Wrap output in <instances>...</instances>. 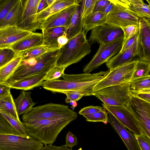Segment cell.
Returning <instances> with one entry per match:
<instances>
[{
    "label": "cell",
    "instance_id": "6da1fadb",
    "mask_svg": "<svg viewBox=\"0 0 150 150\" xmlns=\"http://www.w3.org/2000/svg\"><path fill=\"white\" fill-rule=\"evenodd\" d=\"M109 71V70L102 71L93 74L64 73L61 77L63 79L44 81L41 86L53 93L73 91L81 93L84 96H93L94 87L107 75Z\"/></svg>",
    "mask_w": 150,
    "mask_h": 150
},
{
    "label": "cell",
    "instance_id": "7a4b0ae2",
    "mask_svg": "<svg viewBox=\"0 0 150 150\" xmlns=\"http://www.w3.org/2000/svg\"><path fill=\"white\" fill-rule=\"evenodd\" d=\"M60 49L22 60L15 71L4 84L9 86L25 78L41 74L47 73L56 66Z\"/></svg>",
    "mask_w": 150,
    "mask_h": 150
},
{
    "label": "cell",
    "instance_id": "3957f363",
    "mask_svg": "<svg viewBox=\"0 0 150 150\" xmlns=\"http://www.w3.org/2000/svg\"><path fill=\"white\" fill-rule=\"evenodd\" d=\"M73 120L72 119H41L22 122L28 135L46 145H52L62 130Z\"/></svg>",
    "mask_w": 150,
    "mask_h": 150
},
{
    "label": "cell",
    "instance_id": "277c9868",
    "mask_svg": "<svg viewBox=\"0 0 150 150\" xmlns=\"http://www.w3.org/2000/svg\"><path fill=\"white\" fill-rule=\"evenodd\" d=\"M86 33L82 30L60 48L56 66L66 68L79 62L91 53V46L87 39Z\"/></svg>",
    "mask_w": 150,
    "mask_h": 150
},
{
    "label": "cell",
    "instance_id": "5b68a950",
    "mask_svg": "<svg viewBox=\"0 0 150 150\" xmlns=\"http://www.w3.org/2000/svg\"><path fill=\"white\" fill-rule=\"evenodd\" d=\"M77 113L64 105L49 103L33 107L22 116V122L41 119H76Z\"/></svg>",
    "mask_w": 150,
    "mask_h": 150
},
{
    "label": "cell",
    "instance_id": "8992f818",
    "mask_svg": "<svg viewBox=\"0 0 150 150\" xmlns=\"http://www.w3.org/2000/svg\"><path fill=\"white\" fill-rule=\"evenodd\" d=\"M132 92L130 82L107 87L93 93V95L103 103L127 109Z\"/></svg>",
    "mask_w": 150,
    "mask_h": 150
},
{
    "label": "cell",
    "instance_id": "52a82bcc",
    "mask_svg": "<svg viewBox=\"0 0 150 150\" xmlns=\"http://www.w3.org/2000/svg\"><path fill=\"white\" fill-rule=\"evenodd\" d=\"M132 61L110 70L107 75L94 87L93 93L110 86L130 82L138 61Z\"/></svg>",
    "mask_w": 150,
    "mask_h": 150
},
{
    "label": "cell",
    "instance_id": "ba28073f",
    "mask_svg": "<svg viewBox=\"0 0 150 150\" xmlns=\"http://www.w3.org/2000/svg\"><path fill=\"white\" fill-rule=\"evenodd\" d=\"M124 41V38H122L108 43L100 44L96 54L84 68L83 72L90 73L118 54L122 48Z\"/></svg>",
    "mask_w": 150,
    "mask_h": 150
},
{
    "label": "cell",
    "instance_id": "9c48e42d",
    "mask_svg": "<svg viewBox=\"0 0 150 150\" xmlns=\"http://www.w3.org/2000/svg\"><path fill=\"white\" fill-rule=\"evenodd\" d=\"M44 144L29 135L0 134V150H40Z\"/></svg>",
    "mask_w": 150,
    "mask_h": 150
},
{
    "label": "cell",
    "instance_id": "30bf717a",
    "mask_svg": "<svg viewBox=\"0 0 150 150\" xmlns=\"http://www.w3.org/2000/svg\"><path fill=\"white\" fill-rule=\"evenodd\" d=\"M127 109L135 117L146 136L150 139V103L132 93Z\"/></svg>",
    "mask_w": 150,
    "mask_h": 150
},
{
    "label": "cell",
    "instance_id": "8fae6325",
    "mask_svg": "<svg viewBox=\"0 0 150 150\" xmlns=\"http://www.w3.org/2000/svg\"><path fill=\"white\" fill-rule=\"evenodd\" d=\"M41 0H23L22 11L16 26L33 32L40 29L37 20L38 9Z\"/></svg>",
    "mask_w": 150,
    "mask_h": 150
},
{
    "label": "cell",
    "instance_id": "7c38bea8",
    "mask_svg": "<svg viewBox=\"0 0 150 150\" xmlns=\"http://www.w3.org/2000/svg\"><path fill=\"white\" fill-rule=\"evenodd\" d=\"M113 7L107 15L105 23L122 28L131 25H139L140 18L128 11L126 8L109 0Z\"/></svg>",
    "mask_w": 150,
    "mask_h": 150
},
{
    "label": "cell",
    "instance_id": "4fadbf2b",
    "mask_svg": "<svg viewBox=\"0 0 150 150\" xmlns=\"http://www.w3.org/2000/svg\"><path fill=\"white\" fill-rule=\"evenodd\" d=\"M124 37L122 28L105 23L91 30L88 41L91 44L97 42L103 44L124 38Z\"/></svg>",
    "mask_w": 150,
    "mask_h": 150
},
{
    "label": "cell",
    "instance_id": "5bb4252c",
    "mask_svg": "<svg viewBox=\"0 0 150 150\" xmlns=\"http://www.w3.org/2000/svg\"><path fill=\"white\" fill-rule=\"evenodd\" d=\"M103 107L110 112L126 128L137 135H146L133 114L128 110L119 106L102 104Z\"/></svg>",
    "mask_w": 150,
    "mask_h": 150
},
{
    "label": "cell",
    "instance_id": "9a60e30c",
    "mask_svg": "<svg viewBox=\"0 0 150 150\" xmlns=\"http://www.w3.org/2000/svg\"><path fill=\"white\" fill-rule=\"evenodd\" d=\"M139 26L137 56L140 60L150 62V18H140Z\"/></svg>",
    "mask_w": 150,
    "mask_h": 150
},
{
    "label": "cell",
    "instance_id": "2e32d148",
    "mask_svg": "<svg viewBox=\"0 0 150 150\" xmlns=\"http://www.w3.org/2000/svg\"><path fill=\"white\" fill-rule=\"evenodd\" d=\"M81 1L77 4L67 7L53 14L45 20L40 25L42 33L46 30L60 26L69 27L71 18L79 6Z\"/></svg>",
    "mask_w": 150,
    "mask_h": 150
},
{
    "label": "cell",
    "instance_id": "e0dca14e",
    "mask_svg": "<svg viewBox=\"0 0 150 150\" xmlns=\"http://www.w3.org/2000/svg\"><path fill=\"white\" fill-rule=\"evenodd\" d=\"M33 32L23 30L16 25L0 29V49L9 47L30 35Z\"/></svg>",
    "mask_w": 150,
    "mask_h": 150
},
{
    "label": "cell",
    "instance_id": "ac0fdd59",
    "mask_svg": "<svg viewBox=\"0 0 150 150\" xmlns=\"http://www.w3.org/2000/svg\"><path fill=\"white\" fill-rule=\"evenodd\" d=\"M107 112L108 122L119 135L128 150H141L134 134L127 130L110 112Z\"/></svg>",
    "mask_w": 150,
    "mask_h": 150
},
{
    "label": "cell",
    "instance_id": "d6986e66",
    "mask_svg": "<svg viewBox=\"0 0 150 150\" xmlns=\"http://www.w3.org/2000/svg\"><path fill=\"white\" fill-rule=\"evenodd\" d=\"M137 39L132 46L122 52H120L106 62L109 70L113 69L134 60V58L137 55Z\"/></svg>",
    "mask_w": 150,
    "mask_h": 150
},
{
    "label": "cell",
    "instance_id": "ffe728a7",
    "mask_svg": "<svg viewBox=\"0 0 150 150\" xmlns=\"http://www.w3.org/2000/svg\"><path fill=\"white\" fill-rule=\"evenodd\" d=\"M140 18H150V8L142 0H112Z\"/></svg>",
    "mask_w": 150,
    "mask_h": 150
},
{
    "label": "cell",
    "instance_id": "44dd1931",
    "mask_svg": "<svg viewBox=\"0 0 150 150\" xmlns=\"http://www.w3.org/2000/svg\"><path fill=\"white\" fill-rule=\"evenodd\" d=\"M43 34L33 32L30 35L14 44L10 48L17 53L24 52L33 48L42 45Z\"/></svg>",
    "mask_w": 150,
    "mask_h": 150
},
{
    "label": "cell",
    "instance_id": "7402d4cb",
    "mask_svg": "<svg viewBox=\"0 0 150 150\" xmlns=\"http://www.w3.org/2000/svg\"><path fill=\"white\" fill-rule=\"evenodd\" d=\"M80 1L54 0L51 5L38 13L37 20L39 25L51 16L67 7L79 3Z\"/></svg>",
    "mask_w": 150,
    "mask_h": 150
},
{
    "label": "cell",
    "instance_id": "603a6c76",
    "mask_svg": "<svg viewBox=\"0 0 150 150\" xmlns=\"http://www.w3.org/2000/svg\"><path fill=\"white\" fill-rule=\"evenodd\" d=\"M84 0H81L79 6L74 12L71 18L67 32V36L69 40L77 36L82 31L83 28L82 12Z\"/></svg>",
    "mask_w": 150,
    "mask_h": 150
},
{
    "label": "cell",
    "instance_id": "cb8c5ba5",
    "mask_svg": "<svg viewBox=\"0 0 150 150\" xmlns=\"http://www.w3.org/2000/svg\"><path fill=\"white\" fill-rule=\"evenodd\" d=\"M47 73L30 76L17 81L9 86L11 88L25 91L41 86Z\"/></svg>",
    "mask_w": 150,
    "mask_h": 150
},
{
    "label": "cell",
    "instance_id": "d4e9b609",
    "mask_svg": "<svg viewBox=\"0 0 150 150\" xmlns=\"http://www.w3.org/2000/svg\"><path fill=\"white\" fill-rule=\"evenodd\" d=\"M68 27L60 26L47 29L42 33L43 36V45L53 48H61L57 40L60 36L66 32Z\"/></svg>",
    "mask_w": 150,
    "mask_h": 150
},
{
    "label": "cell",
    "instance_id": "484cf974",
    "mask_svg": "<svg viewBox=\"0 0 150 150\" xmlns=\"http://www.w3.org/2000/svg\"><path fill=\"white\" fill-rule=\"evenodd\" d=\"M31 92L22 90L19 96L14 100L19 116L24 114L35 104L31 97Z\"/></svg>",
    "mask_w": 150,
    "mask_h": 150
},
{
    "label": "cell",
    "instance_id": "4316f807",
    "mask_svg": "<svg viewBox=\"0 0 150 150\" xmlns=\"http://www.w3.org/2000/svg\"><path fill=\"white\" fill-rule=\"evenodd\" d=\"M23 0H17L3 21L0 29L17 25L23 11Z\"/></svg>",
    "mask_w": 150,
    "mask_h": 150
},
{
    "label": "cell",
    "instance_id": "83f0119b",
    "mask_svg": "<svg viewBox=\"0 0 150 150\" xmlns=\"http://www.w3.org/2000/svg\"><path fill=\"white\" fill-rule=\"evenodd\" d=\"M107 15L101 12H93L83 19V29L86 33L95 27L105 23Z\"/></svg>",
    "mask_w": 150,
    "mask_h": 150
},
{
    "label": "cell",
    "instance_id": "f1b7e54d",
    "mask_svg": "<svg viewBox=\"0 0 150 150\" xmlns=\"http://www.w3.org/2000/svg\"><path fill=\"white\" fill-rule=\"evenodd\" d=\"M22 60V52L18 53L11 61L0 68V84L5 83L15 71Z\"/></svg>",
    "mask_w": 150,
    "mask_h": 150
},
{
    "label": "cell",
    "instance_id": "f546056e",
    "mask_svg": "<svg viewBox=\"0 0 150 150\" xmlns=\"http://www.w3.org/2000/svg\"><path fill=\"white\" fill-rule=\"evenodd\" d=\"M0 110L20 120L11 94L0 97Z\"/></svg>",
    "mask_w": 150,
    "mask_h": 150
},
{
    "label": "cell",
    "instance_id": "4dcf8cb0",
    "mask_svg": "<svg viewBox=\"0 0 150 150\" xmlns=\"http://www.w3.org/2000/svg\"><path fill=\"white\" fill-rule=\"evenodd\" d=\"M0 113L17 132L23 137H25L28 135L25 125L20 120L0 110Z\"/></svg>",
    "mask_w": 150,
    "mask_h": 150
},
{
    "label": "cell",
    "instance_id": "1f68e13d",
    "mask_svg": "<svg viewBox=\"0 0 150 150\" xmlns=\"http://www.w3.org/2000/svg\"><path fill=\"white\" fill-rule=\"evenodd\" d=\"M130 89L134 95L143 89L150 88V74L130 81Z\"/></svg>",
    "mask_w": 150,
    "mask_h": 150
},
{
    "label": "cell",
    "instance_id": "d6a6232c",
    "mask_svg": "<svg viewBox=\"0 0 150 150\" xmlns=\"http://www.w3.org/2000/svg\"><path fill=\"white\" fill-rule=\"evenodd\" d=\"M59 48H53L43 45L33 47L22 52V60L34 57Z\"/></svg>",
    "mask_w": 150,
    "mask_h": 150
},
{
    "label": "cell",
    "instance_id": "836d02e7",
    "mask_svg": "<svg viewBox=\"0 0 150 150\" xmlns=\"http://www.w3.org/2000/svg\"><path fill=\"white\" fill-rule=\"evenodd\" d=\"M150 73V62L139 60L130 81L149 75Z\"/></svg>",
    "mask_w": 150,
    "mask_h": 150
},
{
    "label": "cell",
    "instance_id": "e575fe53",
    "mask_svg": "<svg viewBox=\"0 0 150 150\" xmlns=\"http://www.w3.org/2000/svg\"><path fill=\"white\" fill-rule=\"evenodd\" d=\"M18 54L10 47L0 49V68L12 60Z\"/></svg>",
    "mask_w": 150,
    "mask_h": 150
},
{
    "label": "cell",
    "instance_id": "d590c367",
    "mask_svg": "<svg viewBox=\"0 0 150 150\" xmlns=\"http://www.w3.org/2000/svg\"><path fill=\"white\" fill-rule=\"evenodd\" d=\"M105 109L103 110L93 114L83 115L87 121L91 122H100L106 125L108 122V112Z\"/></svg>",
    "mask_w": 150,
    "mask_h": 150
},
{
    "label": "cell",
    "instance_id": "8d00e7d4",
    "mask_svg": "<svg viewBox=\"0 0 150 150\" xmlns=\"http://www.w3.org/2000/svg\"><path fill=\"white\" fill-rule=\"evenodd\" d=\"M0 134L23 137L14 130L10 124L0 114Z\"/></svg>",
    "mask_w": 150,
    "mask_h": 150
},
{
    "label": "cell",
    "instance_id": "74e56055",
    "mask_svg": "<svg viewBox=\"0 0 150 150\" xmlns=\"http://www.w3.org/2000/svg\"><path fill=\"white\" fill-rule=\"evenodd\" d=\"M17 0H0V24L3 21Z\"/></svg>",
    "mask_w": 150,
    "mask_h": 150
},
{
    "label": "cell",
    "instance_id": "f35d334b",
    "mask_svg": "<svg viewBox=\"0 0 150 150\" xmlns=\"http://www.w3.org/2000/svg\"><path fill=\"white\" fill-rule=\"evenodd\" d=\"M66 68L64 67L55 66L47 73L45 81L58 79L64 73Z\"/></svg>",
    "mask_w": 150,
    "mask_h": 150
},
{
    "label": "cell",
    "instance_id": "ab89813d",
    "mask_svg": "<svg viewBox=\"0 0 150 150\" xmlns=\"http://www.w3.org/2000/svg\"><path fill=\"white\" fill-rule=\"evenodd\" d=\"M124 33L123 44L129 39L137 34L139 31V25H131L122 28Z\"/></svg>",
    "mask_w": 150,
    "mask_h": 150
},
{
    "label": "cell",
    "instance_id": "60d3db41",
    "mask_svg": "<svg viewBox=\"0 0 150 150\" xmlns=\"http://www.w3.org/2000/svg\"><path fill=\"white\" fill-rule=\"evenodd\" d=\"M98 0H84L82 12V17L83 19L93 12L96 3Z\"/></svg>",
    "mask_w": 150,
    "mask_h": 150
},
{
    "label": "cell",
    "instance_id": "b9f144b4",
    "mask_svg": "<svg viewBox=\"0 0 150 150\" xmlns=\"http://www.w3.org/2000/svg\"><path fill=\"white\" fill-rule=\"evenodd\" d=\"M66 95L67 97L65 101L67 103H70L73 101H77L84 95L80 93L73 91H65L61 92Z\"/></svg>",
    "mask_w": 150,
    "mask_h": 150
},
{
    "label": "cell",
    "instance_id": "7bdbcfd3",
    "mask_svg": "<svg viewBox=\"0 0 150 150\" xmlns=\"http://www.w3.org/2000/svg\"><path fill=\"white\" fill-rule=\"evenodd\" d=\"M134 134L141 150H150V139L149 138L144 135Z\"/></svg>",
    "mask_w": 150,
    "mask_h": 150
},
{
    "label": "cell",
    "instance_id": "ee69618b",
    "mask_svg": "<svg viewBox=\"0 0 150 150\" xmlns=\"http://www.w3.org/2000/svg\"><path fill=\"white\" fill-rule=\"evenodd\" d=\"M103 107L97 106H90L81 109L79 112V114L82 115L92 114L103 110Z\"/></svg>",
    "mask_w": 150,
    "mask_h": 150
},
{
    "label": "cell",
    "instance_id": "f6af8a7d",
    "mask_svg": "<svg viewBox=\"0 0 150 150\" xmlns=\"http://www.w3.org/2000/svg\"><path fill=\"white\" fill-rule=\"evenodd\" d=\"M77 137L72 132L69 131L66 136L65 145L71 148L77 145Z\"/></svg>",
    "mask_w": 150,
    "mask_h": 150
},
{
    "label": "cell",
    "instance_id": "bcb514c9",
    "mask_svg": "<svg viewBox=\"0 0 150 150\" xmlns=\"http://www.w3.org/2000/svg\"><path fill=\"white\" fill-rule=\"evenodd\" d=\"M110 2L109 0H98L96 3L93 12H102Z\"/></svg>",
    "mask_w": 150,
    "mask_h": 150
},
{
    "label": "cell",
    "instance_id": "7dc6e473",
    "mask_svg": "<svg viewBox=\"0 0 150 150\" xmlns=\"http://www.w3.org/2000/svg\"><path fill=\"white\" fill-rule=\"evenodd\" d=\"M40 150H73L66 146L65 145H62L60 146H53L52 145H45Z\"/></svg>",
    "mask_w": 150,
    "mask_h": 150
},
{
    "label": "cell",
    "instance_id": "c3c4849f",
    "mask_svg": "<svg viewBox=\"0 0 150 150\" xmlns=\"http://www.w3.org/2000/svg\"><path fill=\"white\" fill-rule=\"evenodd\" d=\"M138 34V33L128 40L123 45L122 48L120 52H122L132 46L137 40Z\"/></svg>",
    "mask_w": 150,
    "mask_h": 150
},
{
    "label": "cell",
    "instance_id": "681fc988",
    "mask_svg": "<svg viewBox=\"0 0 150 150\" xmlns=\"http://www.w3.org/2000/svg\"><path fill=\"white\" fill-rule=\"evenodd\" d=\"M11 87L5 84H0V97L8 96L10 93Z\"/></svg>",
    "mask_w": 150,
    "mask_h": 150
},
{
    "label": "cell",
    "instance_id": "f907efd6",
    "mask_svg": "<svg viewBox=\"0 0 150 150\" xmlns=\"http://www.w3.org/2000/svg\"><path fill=\"white\" fill-rule=\"evenodd\" d=\"M68 41L69 40L67 36L66 33L59 37L57 40L58 43L61 47L66 45Z\"/></svg>",
    "mask_w": 150,
    "mask_h": 150
},
{
    "label": "cell",
    "instance_id": "816d5d0a",
    "mask_svg": "<svg viewBox=\"0 0 150 150\" xmlns=\"http://www.w3.org/2000/svg\"><path fill=\"white\" fill-rule=\"evenodd\" d=\"M135 95L150 103V93L138 92Z\"/></svg>",
    "mask_w": 150,
    "mask_h": 150
},
{
    "label": "cell",
    "instance_id": "f5cc1de1",
    "mask_svg": "<svg viewBox=\"0 0 150 150\" xmlns=\"http://www.w3.org/2000/svg\"><path fill=\"white\" fill-rule=\"evenodd\" d=\"M48 6L46 0H41L38 8V13L42 11Z\"/></svg>",
    "mask_w": 150,
    "mask_h": 150
},
{
    "label": "cell",
    "instance_id": "db71d44e",
    "mask_svg": "<svg viewBox=\"0 0 150 150\" xmlns=\"http://www.w3.org/2000/svg\"><path fill=\"white\" fill-rule=\"evenodd\" d=\"M110 2V3L105 7L102 12L107 15L111 11L113 7V4L111 2Z\"/></svg>",
    "mask_w": 150,
    "mask_h": 150
},
{
    "label": "cell",
    "instance_id": "11a10c76",
    "mask_svg": "<svg viewBox=\"0 0 150 150\" xmlns=\"http://www.w3.org/2000/svg\"><path fill=\"white\" fill-rule=\"evenodd\" d=\"M70 105H71L72 108L74 109L77 105L76 102L73 101L70 103Z\"/></svg>",
    "mask_w": 150,
    "mask_h": 150
},
{
    "label": "cell",
    "instance_id": "9f6ffc18",
    "mask_svg": "<svg viewBox=\"0 0 150 150\" xmlns=\"http://www.w3.org/2000/svg\"><path fill=\"white\" fill-rule=\"evenodd\" d=\"M138 92L150 93V88L148 89H143V90H142Z\"/></svg>",
    "mask_w": 150,
    "mask_h": 150
},
{
    "label": "cell",
    "instance_id": "6f0895ef",
    "mask_svg": "<svg viewBox=\"0 0 150 150\" xmlns=\"http://www.w3.org/2000/svg\"><path fill=\"white\" fill-rule=\"evenodd\" d=\"M54 1V0H46V2L48 6H49L51 5Z\"/></svg>",
    "mask_w": 150,
    "mask_h": 150
},
{
    "label": "cell",
    "instance_id": "680465c9",
    "mask_svg": "<svg viewBox=\"0 0 150 150\" xmlns=\"http://www.w3.org/2000/svg\"><path fill=\"white\" fill-rule=\"evenodd\" d=\"M146 1L148 3V5L150 8V0H146Z\"/></svg>",
    "mask_w": 150,
    "mask_h": 150
}]
</instances>
